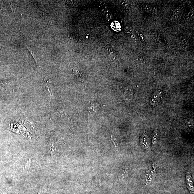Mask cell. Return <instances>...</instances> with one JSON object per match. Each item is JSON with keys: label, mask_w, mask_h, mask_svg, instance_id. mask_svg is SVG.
Wrapping results in <instances>:
<instances>
[{"label": "cell", "mask_w": 194, "mask_h": 194, "mask_svg": "<svg viewBox=\"0 0 194 194\" xmlns=\"http://www.w3.org/2000/svg\"><path fill=\"white\" fill-rule=\"evenodd\" d=\"M162 94L161 91H157L153 94L151 99V103L153 105L158 104L162 98Z\"/></svg>", "instance_id": "6da1fadb"}, {"label": "cell", "mask_w": 194, "mask_h": 194, "mask_svg": "<svg viewBox=\"0 0 194 194\" xmlns=\"http://www.w3.org/2000/svg\"><path fill=\"white\" fill-rule=\"evenodd\" d=\"M186 183L187 187L189 191L192 194H194L193 180L191 174L188 173L186 176Z\"/></svg>", "instance_id": "7a4b0ae2"}, {"label": "cell", "mask_w": 194, "mask_h": 194, "mask_svg": "<svg viewBox=\"0 0 194 194\" xmlns=\"http://www.w3.org/2000/svg\"><path fill=\"white\" fill-rule=\"evenodd\" d=\"M140 145L144 149L148 148L150 145L149 137L145 134H143L141 138Z\"/></svg>", "instance_id": "3957f363"}, {"label": "cell", "mask_w": 194, "mask_h": 194, "mask_svg": "<svg viewBox=\"0 0 194 194\" xmlns=\"http://www.w3.org/2000/svg\"><path fill=\"white\" fill-rule=\"evenodd\" d=\"M112 28L116 31H119L121 30V25L119 22L114 21L112 24Z\"/></svg>", "instance_id": "277c9868"}, {"label": "cell", "mask_w": 194, "mask_h": 194, "mask_svg": "<svg viewBox=\"0 0 194 194\" xmlns=\"http://www.w3.org/2000/svg\"><path fill=\"white\" fill-rule=\"evenodd\" d=\"M158 136V131H155L153 133V136L152 138V142L154 144H155L157 141V139Z\"/></svg>", "instance_id": "5b68a950"}, {"label": "cell", "mask_w": 194, "mask_h": 194, "mask_svg": "<svg viewBox=\"0 0 194 194\" xmlns=\"http://www.w3.org/2000/svg\"><path fill=\"white\" fill-rule=\"evenodd\" d=\"M111 139L112 141L113 142V144L115 146V148L116 150H118V148H119V146H118V143L117 142V140H116V139L115 137H112V135L111 136Z\"/></svg>", "instance_id": "8992f818"}, {"label": "cell", "mask_w": 194, "mask_h": 194, "mask_svg": "<svg viewBox=\"0 0 194 194\" xmlns=\"http://www.w3.org/2000/svg\"><path fill=\"white\" fill-rule=\"evenodd\" d=\"M31 164V159H30V160H29L28 162H27V164L25 165V168L26 169V168H28V166H30V164Z\"/></svg>", "instance_id": "52a82bcc"}, {"label": "cell", "mask_w": 194, "mask_h": 194, "mask_svg": "<svg viewBox=\"0 0 194 194\" xmlns=\"http://www.w3.org/2000/svg\"><path fill=\"white\" fill-rule=\"evenodd\" d=\"M38 194H40V193H38Z\"/></svg>", "instance_id": "ba28073f"}]
</instances>
